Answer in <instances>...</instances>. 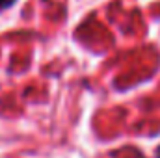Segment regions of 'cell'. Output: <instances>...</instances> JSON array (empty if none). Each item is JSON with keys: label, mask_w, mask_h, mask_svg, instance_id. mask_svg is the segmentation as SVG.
<instances>
[{"label": "cell", "mask_w": 160, "mask_h": 158, "mask_svg": "<svg viewBox=\"0 0 160 158\" xmlns=\"http://www.w3.org/2000/svg\"><path fill=\"white\" fill-rule=\"evenodd\" d=\"M13 2H15V0H0V9H4V7H9Z\"/></svg>", "instance_id": "1"}, {"label": "cell", "mask_w": 160, "mask_h": 158, "mask_svg": "<svg viewBox=\"0 0 160 158\" xmlns=\"http://www.w3.org/2000/svg\"><path fill=\"white\" fill-rule=\"evenodd\" d=\"M157 158H160V147L157 149Z\"/></svg>", "instance_id": "2"}]
</instances>
